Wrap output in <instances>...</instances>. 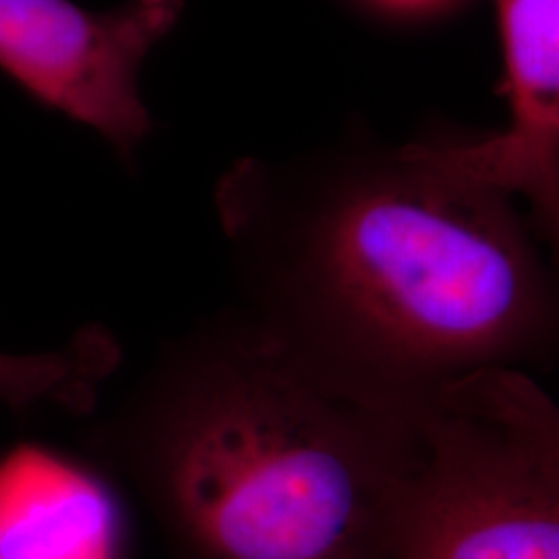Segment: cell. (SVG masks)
<instances>
[{
  "label": "cell",
  "instance_id": "7a4b0ae2",
  "mask_svg": "<svg viewBox=\"0 0 559 559\" xmlns=\"http://www.w3.org/2000/svg\"><path fill=\"white\" fill-rule=\"evenodd\" d=\"M87 443L182 559H392L415 399L365 388L242 309L173 342Z\"/></svg>",
  "mask_w": 559,
  "mask_h": 559
},
{
  "label": "cell",
  "instance_id": "52a82bcc",
  "mask_svg": "<svg viewBox=\"0 0 559 559\" xmlns=\"http://www.w3.org/2000/svg\"><path fill=\"white\" fill-rule=\"evenodd\" d=\"M115 365L117 346L100 330H85L64 348L41 355L0 353V402L17 413H85Z\"/></svg>",
  "mask_w": 559,
  "mask_h": 559
},
{
  "label": "cell",
  "instance_id": "3957f363",
  "mask_svg": "<svg viewBox=\"0 0 559 559\" xmlns=\"http://www.w3.org/2000/svg\"><path fill=\"white\" fill-rule=\"evenodd\" d=\"M415 406L392 559H559V411L535 378L483 369Z\"/></svg>",
  "mask_w": 559,
  "mask_h": 559
},
{
  "label": "cell",
  "instance_id": "5b68a950",
  "mask_svg": "<svg viewBox=\"0 0 559 559\" xmlns=\"http://www.w3.org/2000/svg\"><path fill=\"white\" fill-rule=\"evenodd\" d=\"M510 124L471 145H425L443 168L524 201L540 240L559 224V0H498Z\"/></svg>",
  "mask_w": 559,
  "mask_h": 559
},
{
  "label": "cell",
  "instance_id": "ba28073f",
  "mask_svg": "<svg viewBox=\"0 0 559 559\" xmlns=\"http://www.w3.org/2000/svg\"><path fill=\"white\" fill-rule=\"evenodd\" d=\"M388 7H396V9H419V7H427L433 4L436 0H380Z\"/></svg>",
  "mask_w": 559,
  "mask_h": 559
},
{
  "label": "cell",
  "instance_id": "277c9868",
  "mask_svg": "<svg viewBox=\"0 0 559 559\" xmlns=\"http://www.w3.org/2000/svg\"><path fill=\"white\" fill-rule=\"evenodd\" d=\"M180 11L182 0H127L102 13L71 0H0V69L131 160L152 129L141 64Z\"/></svg>",
  "mask_w": 559,
  "mask_h": 559
},
{
  "label": "cell",
  "instance_id": "8992f818",
  "mask_svg": "<svg viewBox=\"0 0 559 559\" xmlns=\"http://www.w3.org/2000/svg\"><path fill=\"white\" fill-rule=\"evenodd\" d=\"M0 559H122L119 508L100 475L41 443L2 452Z\"/></svg>",
  "mask_w": 559,
  "mask_h": 559
},
{
  "label": "cell",
  "instance_id": "6da1fadb",
  "mask_svg": "<svg viewBox=\"0 0 559 559\" xmlns=\"http://www.w3.org/2000/svg\"><path fill=\"white\" fill-rule=\"evenodd\" d=\"M216 205L245 305L346 380L419 399L483 369H547L558 286L516 201L423 145L237 162Z\"/></svg>",
  "mask_w": 559,
  "mask_h": 559
}]
</instances>
